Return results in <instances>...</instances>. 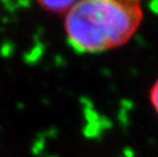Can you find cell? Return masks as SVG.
I'll use <instances>...</instances> for the list:
<instances>
[{"mask_svg":"<svg viewBox=\"0 0 158 157\" xmlns=\"http://www.w3.org/2000/svg\"><path fill=\"white\" fill-rule=\"evenodd\" d=\"M143 21L138 1H75L64 19V31L72 48L79 53H101L126 45Z\"/></svg>","mask_w":158,"mask_h":157,"instance_id":"1","label":"cell"},{"mask_svg":"<svg viewBox=\"0 0 158 157\" xmlns=\"http://www.w3.org/2000/svg\"><path fill=\"white\" fill-rule=\"evenodd\" d=\"M75 1H38V6L48 12L53 14H64L67 15L68 11L73 7Z\"/></svg>","mask_w":158,"mask_h":157,"instance_id":"2","label":"cell"},{"mask_svg":"<svg viewBox=\"0 0 158 157\" xmlns=\"http://www.w3.org/2000/svg\"><path fill=\"white\" fill-rule=\"evenodd\" d=\"M149 101H151L152 108L154 109V111L158 115V78L156 79V82L151 87V90H149Z\"/></svg>","mask_w":158,"mask_h":157,"instance_id":"3","label":"cell"}]
</instances>
